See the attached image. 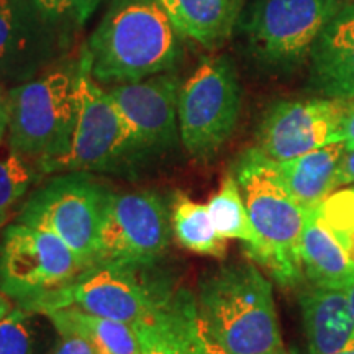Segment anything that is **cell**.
<instances>
[{
  "instance_id": "6",
  "label": "cell",
  "mask_w": 354,
  "mask_h": 354,
  "mask_svg": "<svg viewBox=\"0 0 354 354\" xmlns=\"http://www.w3.org/2000/svg\"><path fill=\"white\" fill-rule=\"evenodd\" d=\"M87 266L46 230L10 223L0 238V290L19 307L33 308L64 289Z\"/></svg>"
},
{
  "instance_id": "24",
  "label": "cell",
  "mask_w": 354,
  "mask_h": 354,
  "mask_svg": "<svg viewBox=\"0 0 354 354\" xmlns=\"http://www.w3.org/2000/svg\"><path fill=\"white\" fill-rule=\"evenodd\" d=\"M43 172L35 162L10 151L0 158V220L7 221L10 212L21 202Z\"/></svg>"
},
{
  "instance_id": "34",
  "label": "cell",
  "mask_w": 354,
  "mask_h": 354,
  "mask_svg": "<svg viewBox=\"0 0 354 354\" xmlns=\"http://www.w3.org/2000/svg\"><path fill=\"white\" fill-rule=\"evenodd\" d=\"M338 354H354V343L351 344V346H349L348 349H344V351H342V353H338Z\"/></svg>"
},
{
  "instance_id": "10",
  "label": "cell",
  "mask_w": 354,
  "mask_h": 354,
  "mask_svg": "<svg viewBox=\"0 0 354 354\" xmlns=\"http://www.w3.org/2000/svg\"><path fill=\"white\" fill-rule=\"evenodd\" d=\"M171 230L169 212L159 194L110 192L95 263L153 268L166 254Z\"/></svg>"
},
{
  "instance_id": "32",
  "label": "cell",
  "mask_w": 354,
  "mask_h": 354,
  "mask_svg": "<svg viewBox=\"0 0 354 354\" xmlns=\"http://www.w3.org/2000/svg\"><path fill=\"white\" fill-rule=\"evenodd\" d=\"M12 310V300L10 297H7L2 290H0V320L7 315L8 312Z\"/></svg>"
},
{
  "instance_id": "3",
  "label": "cell",
  "mask_w": 354,
  "mask_h": 354,
  "mask_svg": "<svg viewBox=\"0 0 354 354\" xmlns=\"http://www.w3.org/2000/svg\"><path fill=\"white\" fill-rule=\"evenodd\" d=\"M232 172L259 240L253 261L282 287L300 286L305 281L300 245L307 210L292 197L276 161L256 146L234 161Z\"/></svg>"
},
{
  "instance_id": "2",
  "label": "cell",
  "mask_w": 354,
  "mask_h": 354,
  "mask_svg": "<svg viewBox=\"0 0 354 354\" xmlns=\"http://www.w3.org/2000/svg\"><path fill=\"white\" fill-rule=\"evenodd\" d=\"M177 35L158 0H115L82 59L99 84L143 81L174 68Z\"/></svg>"
},
{
  "instance_id": "7",
  "label": "cell",
  "mask_w": 354,
  "mask_h": 354,
  "mask_svg": "<svg viewBox=\"0 0 354 354\" xmlns=\"http://www.w3.org/2000/svg\"><path fill=\"white\" fill-rule=\"evenodd\" d=\"M241 113V86L225 56L205 57L179 91V133L185 151L210 161L232 138Z\"/></svg>"
},
{
  "instance_id": "26",
  "label": "cell",
  "mask_w": 354,
  "mask_h": 354,
  "mask_svg": "<svg viewBox=\"0 0 354 354\" xmlns=\"http://www.w3.org/2000/svg\"><path fill=\"white\" fill-rule=\"evenodd\" d=\"M33 315L17 307L0 320V354H35L37 333Z\"/></svg>"
},
{
  "instance_id": "4",
  "label": "cell",
  "mask_w": 354,
  "mask_h": 354,
  "mask_svg": "<svg viewBox=\"0 0 354 354\" xmlns=\"http://www.w3.org/2000/svg\"><path fill=\"white\" fill-rule=\"evenodd\" d=\"M76 71L55 69L17 84L7 94L10 151L43 174L68 153L77 117Z\"/></svg>"
},
{
  "instance_id": "5",
  "label": "cell",
  "mask_w": 354,
  "mask_h": 354,
  "mask_svg": "<svg viewBox=\"0 0 354 354\" xmlns=\"http://www.w3.org/2000/svg\"><path fill=\"white\" fill-rule=\"evenodd\" d=\"M109 197L110 190L91 172H59L28 197L17 221L56 234L91 268Z\"/></svg>"
},
{
  "instance_id": "19",
  "label": "cell",
  "mask_w": 354,
  "mask_h": 354,
  "mask_svg": "<svg viewBox=\"0 0 354 354\" xmlns=\"http://www.w3.org/2000/svg\"><path fill=\"white\" fill-rule=\"evenodd\" d=\"M300 254L308 284L328 289H348L354 284V264L325 223L318 207L307 212Z\"/></svg>"
},
{
  "instance_id": "16",
  "label": "cell",
  "mask_w": 354,
  "mask_h": 354,
  "mask_svg": "<svg viewBox=\"0 0 354 354\" xmlns=\"http://www.w3.org/2000/svg\"><path fill=\"white\" fill-rule=\"evenodd\" d=\"M312 84L323 97L354 99V2L343 6L310 51Z\"/></svg>"
},
{
  "instance_id": "37",
  "label": "cell",
  "mask_w": 354,
  "mask_h": 354,
  "mask_svg": "<svg viewBox=\"0 0 354 354\" xmlns=\"http://www.w3.org/2000/svg\"><path fill=\"white\" fill-rule=\"evenodd\" d=\"M97 354H102V353H99V351H97Z\"/></svg>"
},
{
  "instance_id": "9",
  "label": "cell",
  "mask_w": 354,
  "mask_h": 354,
  "mask_svg": "<svg viewBox=\"0 0 354 354\" xmlns=\"http://www.w3.org/2000/svg\"><path fill=\"white\" fill-rule=\"evenodd\" d=\"M149 268L95 263L84 269L64 289L41 300L35 315L77 307L84 312L125 323H138L161 307L171 289L146 272Z\"/></svg>"
},
{
  "instance_id": "18",
  "label": "cell",
  "mask_w": 354,
  "mask_h": 354,
  "mask_svg": "<svg viewBox=\"0 0 354 354\" xmlns=\"http://www.w3.org/2000/svg\"><path fill=\"white\" fill-rule=\"evenodd\" d=\"M344 153L346 145L343 141H335L299 158L276 162L279 174L292 197L307 212L320 207L338 189Z\"/></svg>"
},
{
  "instance_id": "13",
  "label": "cell",
  "mask_w": 354,
  "mask_h": 354,
  "mask_svg": "<svg viewBox=\"0 0 354 354\" xmlns=\"http://www.w3.org/2000/svg\"><path fill=\"white\" fill-rule=\"evenodd\" d=\"M180 86L183 84L176 74L162 73L143 81L115 84L107 88L143 153L165 151L180 138Z\"/></svg>"
},
{
  "instance_id": "14",
  "label": "cell",
  "mask_w": 354,
  "mask_h": 354,
  "mask_svg": "<svg viewBox=\"0 0 354 354\" xmlns=\"http://www.w3.org/2000/svg\"><path fill=\"white\" fill-rule=\"evenodd\" d=\"M51 24L33 0H0V82H26L50 63Z\"/></svg>"
},
{
  "instance_id": "1",
  "label": "cell",
  "mask_w": 354,
  "mask_h": 354,
  "mask_svg": "<svg viewBox=\"0 0 354 354\" xmlns=\"http://www.w3.org/2000/svg\"><path fill=\"white\" fill-rule=\"evenodd\" d=\"M201 333L214 354L284 351L272 284L250 263L205 274L196 292Z\"/></svg>"
},
{
  "instance_id": "35",
  "label": "cell",
  "mask_w": 354,
  "mask_h": 354,
  "mask_svg": "<svg viewBox=\"0 0 354 354\" xmlns=\"http://www.w3.org/2000/svg\"><path fill=\"white\" fill-rule=\"evenodd\" d=\"M7 221H3V220H0V227H3V225H6Z\"/></svg>"
},
{
  "instance_id": "21",
  "label": "cell",
  "mask_w": 354,
  "mask_h": 354,
  "mask_svg": "<svg viewBox=\"0 0 354 354\" xmlns=\"http://www.w3.org/2000/svg\"><path fill=\"white\" fill-rule=\"evenodd\" d=\"M44 317L57 333L81 335L102 354H140V338L131 323L92 315L77 307L53 310Z\"/></svg>"
},
{
  "instance_id": "22",
  "label": "cell",
  "mask_w": 354,
  "mask_h": 354,
  "mask_svg": "<svg viewBox=\"0 0 354 354\" xmlns=\"http://www.w3.org/2000/svg\"><path fill=\"white\" fill-rule=\"evenodd\" d=\"M171 228L176 240L185 250L202 256L223 259L227 241L216 232L205 203L192 201L184 192H176L171 210Z\"/></svg>"
},
{
  "instance_id": "8",
  "label": "cell",
  "mask_w": 354,
  "mask_h": 354,
  "mask_svg": "<svg viewBox=\"0 0 354 354\" xmlns=\"http://www.w3.org/2000/svg\"><path fill=\"white\" fill-rule=\"evenodd\" d=\"M77 117L68 153L51 166L59 172L113 171L143 154L135 133L107 88H102L81 57L76 79Z\"/></svg>"
},
{
  "instance_id": "17",
  "label": "cell",
  "mask_w": 354,
  "mask_h": 354,
  "mask_svg": "<svg viewBox=\"0 0 354 354\" xmlns=\"http://www.w3.org/2000/svg\"><path fill=\"white\" fill-rule=\"evenodd\" d=\"M299 304L307 354H338L354 343V313L346 289L307 282Z\"/></svg>"
},
{
  "instance_id": "23",
  "label": "cell",
  "mask_w": 354,
  "mask_h": 354,
  "mask_svg": "<svg viewBox=\"0 0 354 354\" xmlns=\"http://www.w3.org/2000/svg\"><path fill=\"white\" fill-rule=\"evenodd\" d=\"M207 209L216 232L225 240L241 241L246 248V254L253 259L259 250V240L243 201L240 185L232 171L221 179L218 192L212 196Z\"/></svg>"
},
{
  "instance_id": "30",
  "label": "cell",
  "mask_w": 354,
  "mask_h": 354,
  "mask_svg": "<svg viewBox=\"0 0 354 354\" xmlns=\"http://www.w3.org/2000/svg\"><path fill=\"white\" fill-rule=\"evenodd\" d=\"M354 184V148L346 149L338 176V189Z\"/></svg>"
},
{
  "instance_id": "36",
  "label": "cell",
  "mask_w": 354,
  "mask_h": 354,
  "mask_svg": "<svg viewBox=\"0 0 354 354\" xmlns=\"http://www.w3.org/2000/svg\"><path fill=\"white\" fill-rule=\"evenodd\" d=\"M276 354H289V353H287L286 349H284V351H281V353H276Z\"/></svg>"
},
{
  "instance_id": "11",
  "label": "cell",
  "mask_w": 354,
  "mask_h": 354,
  "mask_svg": "<svg viewBox=\"0 0 354 354\" xmlns=\"http://www.w3.org/2000/svg\"><path fill=\"white\" fill-rule=\"evenodd\" d=\"M342 7V0H259L248 24L251 46L272 66L302 63Z\"/></svg>"
},
{
  "instance_id": "15",
  "label": "cell",
  "mask_w": 354,
  "mask_h": 354,
  "mask_svg": "<svg viewBox=\"0 0 354 354\" xmlns=\"http://www.w3.org/2000/svg\"><path fill=\"white\" fill-rule=\"evenodd\" d=\"M133 326L140 354H214L198 328L194 292L172 290L156 312Z\"/></svg>"
},
{
  "instance_id": "12",
  "label": "cell",
  "mask_w": 354,
  "mask_h": 354,
  "mask_svg": "<svg viewBox=\"0 0 354 354\" xmlns=\"http://www.w3.org/2000/svg\"><path fill=\"white\" fill-rule=\"evenodd\" d=\"M353 100L315 97L277 102L261 122L256 148L272 161L282 162L335 143Z\"/></svg>"
},
{
  "instance_id": "29",
  "label": "cell",
  "mask_w": 354,
  "mask_h": 354,
  "mask_svg": "<svg viewBox=\"0 0 354 354\" xmlns=\"http://www.w3.org/2000/svg\"><path fill=\"white\" fill-rule=\"evenodd\" d=\"M336 141H343L346 145V149L354 148V100L349 105L346 113H344L342 125L338 128Z\"/></svg>"
},
{
  "instance_id": "31",
  "label": "cell",
  "mask_w": 354,
  "mask_h": 354,
  "mask_svg": "<svg viewBox=\"0 0 354 354\" xmlns=\"http://www.w3.org/2000/svg\"><path fill=\"white\" fill-rule=\"evenodd\" d=\"M7 125H8V104H7V94L0 87V143L7 135Z\"/></svg>"
},
{
  "instance_id": "28",
  "label": "cell",
  "mask_w": 354,
  "mask_h": 354,
  "mask_svg": "<svg viewBox=\"0 0 354 354\" xmlns=\"http://www.w3.org/2000/svg\"><path fill=\"white\" fill-rule=\"evenodd\" d=\"M59 339H57L55 348L51 349L50 354H97V348L84 338L81 335L76 333H57Z\"/></svg>"
},
{
  "instance_id": "33",
  "label": "cell",
  "mask_w": 354,
  "mask_h": 354,
  "mask_svg": "<svg viewBox=\"0 0 354 354\" xmlns=\"http://www.w3.org/2000/svg\"><path fill=\"white\" fill-rule=\"evenodd\" d=\"M348 295H349V302H351V308H353V313H354V284L348 287Z\"/></svg>"
},
{
  "instance_id": "20",
  "label": "cell",
  "mask_w": 354,
  "mask_h": 354,
  "mask_svg": "<svg viewBox=\"0 0 354 354\" xmlns=\"http://www.w3.org/2000/svg\"><path fill=\"white\" fill-rule=\"evenodd\" d=\"M183 37L216 48L232 35L245 0H158Z\"/></svg>"
},
{
  "instance_id": "25",
  "label": "cell",
  "mask_w": 354,
  "mask_h": 354,
  "mask_svg": "<svg viewBox=\"0 0 354 354\" xmlns=\"http://www.w3.org/2000/svg\"><path fill=\"white\" fill-rule=\"evenodd\" d=\"M318 210L354 264V184L336 189Z\"/></svg>"
},
{
  "instance_id": "27",
  "label": "cell",
  "mask_w": 354,
  "mask_h": 354,
  "mask_svg": "<svg viewBox=\"0 0 354 354\" xmlns=\"http://www.w3.org/2000/svg\"><path fill=\"white\" fill-rule=\"evenodd\" d=\"M53 21L82 25L99 7L102 0H33Z\"/></svg>"
}]
</instances>
